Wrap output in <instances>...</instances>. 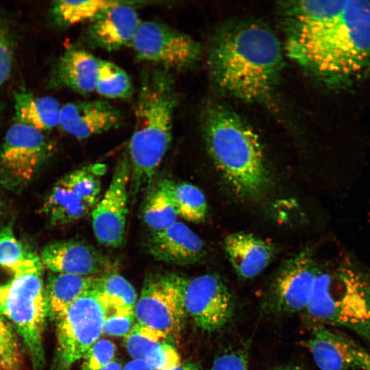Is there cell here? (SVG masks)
<instances>
[{"instance_id":"obj_21","label":"cell","mask_w":370,"mask_h":370,"mask_svg":"<svg viewBox=\"0 0 370 370\" xmlns=\"http://www.w3.org/2000/svg\"><path fill=\"white\" fill-rule=\"evenodd\" d=\"M100 59L86 51L70 49L55 66L53 84L69 88L82 95L95 90Z\"/></svg>"},{"instance_id":"obj_27","label":"cell","mask_w":370,"mask_h":370,"mask_svg":"<svg viewBox=\"0 0 370 370\" xmlns=\"http://www.w3.org/2000/svg\"><path fill=\"white\" fill-rule=\"evenodd\" d=\"M40 260L15 236L11 225L0 227V279Z\"/></svg>"},{"instance_id":"obj_18","label":"cell","mask_w":370,"mask_h":370,"mask_svg":"<svg viewBox=\"0 0 370 370\" xmlns=\"http://www.w3.org/2000/svg\"><path fill=\"white\" fill-rule=\"evenodd\" d=\"M121 120L119 109L107 101H77L61 106L58 126L84 140L119 127Z\"/></svg>"},{"instance_id":"obj_10","label":"cell","mask_w":370,"mask_h":370,"mask_svg":"<svg viewBox=\"0 0 370 370\" xmlns=\"http://www.w3.org/2000/svg\"><path fill=\"white\" fill-rule=\"evenodd\" d=\"M53 150V144L42 132L16 122L0 146V184L9 190H21Z\"/></svg>"},{"instance_id":"obj_38","label":"cell","mask_w":370,"mask_h":370,"mask_svg":"<svg viewBox=\"0 0 370 370\" xmlns=\"http://www.w3.org/2000/svg\"><path fill=\"white\" fill-rule=\"evenodd\" d=\"M123 367L121 364L118 361L114 360L100 370H123Z\"/></svg>"},{"instance_id":"obj_17","label":"cell","mask_w":370,"mask_h":370,"mask_svg":"<svg viewBox=\"0 0 370 370\" xmlns=\"http://www.w3.org/2000/svg\"><path fill=\"white\" fill-rule=\"evenodd\" d=\"M133 3L121 1L90 21L86 32L88 43L107 51L130 45L141 22Z\"/></svg>"},{"instance_id":"obj_9","label":"cell","mask_w":370,"mask_h":370,"mask_svg":"<svg viewBox=\"0 0 370 370\" xmlns=\"http://www.w3.org/2000/svg\"><path fill=\"white\" fill-rule=\"evenodd\" d=\"M184 280L173 273L146 279L134 309L136 323L163 333L169 341L178 338L186 317Z\"/></svg>"},{"instance_id":"obj_19","label":"cell","mask_w":370,"mask_h":370,"mask_svg":"<svg viewBox=\"0 0 370 370\" xmlns=\"http://www.w3.org/2000/svg\"><path fill=\"white\" fill-rule=\"evenodd\" d=\"M145 247L155 260L180 266L198 262L206 254L201 238L177 221L163 230L151 232Z\"/></svg>"},{"instance_id":"obj_13","label":"cell","mask_w":370,"mask_h":370,"mask_svg":"<svg viewBox=\"0 0 370 370\" xmlns=\"http://www.w3.org/2000/svg\"><path fill=\"white\" fill-rule=\"evenodd\" d=\"M184 302L186 315L206 332L224 328L234 314V298L223 280L214 274L185 278Z\"/></svg>"},{"instance_id":"obj_5","label":"cell","mask_w":370,"mask_h":370,"mask_svg":"<svg viewBox=\"0 0 370 370\" xmlns=\"http://www.w3.org/2000/svg\"><path fill=\"white\" fill-rule=\"evenodd\" d=\"M304 311L316 324L347 328L370 344V275L348 260L319 267Z\"/></svg>"},{"instance_id":"obj_29","label":"cell","mask_w":370,"mask_h":370,"mask_svg":"<svg viewBox=\"0 0 370 370\" xmlns=\"http://www.w3.org/2000/svg\"><path fill=\"white\" fill-rule=\"evenodd\" d=\"M171 196L178 217L193 223H200L206 219V199L197 186L188 182H173Z\"/></svg>"},{"instance_id":"obj_20","label":"cell","mask_w":370,"mask_h":370,"mask_svg":"<svg viewBox=\"0 0 370 370\" xmlns=\"http://www.w3.org/2000/svg\"><path fill=\"white\" fill-rule=\"evenodd\" d=\"M224 248L237 275L251 279L259 275L270 263L273 248L269 243L249 233L228 235Z\"/></svg>"},{"instance_id":"obj_40","label":"cell","mask_w":370,"mask_h":370,"mask_svg":"<svg viewBox=\"0 0 370 370\" xmlns=\"http://www.w3.org/2000/svg\"><path fill=\"white\" fill-rule=\"evenodd\" d=\"M3 202L1 201V199L0 198V214H1V213L2 212V210H3Z\"/></svg>"},{"instance_id":"obj_2","label":"cell","mask_w":370,"mask_h":370,"mask_svg":"<svg viewBox=\"0 0 370 370\" xmlns=\"http://www.w3.org/2000/svg\"><path fill=\"white\" fill-rule=\"evenodd\" d=\"M283 62L280 42L269 28L244 23L222 33L208 60L215 84L230 95L261 101L273 92Z\"/></svg>"},{"instance_id":"obj_28","label":"cell","mask_w":370,"mask_h":370,"mask_svg":"<svg viewBox=\"0 0 370 370\" xmlns=\"http://www.w3.org/2000/svg\"><path fill=\"white\" fill-rule=\"evenodd\" d=\"M121 1L87 0L53 2L51 12L56 21L62 25H72L92 21L101 12L118 4Z\"/></svg>"},{"instance_id":"obj_35","label":"cell","mask_w":370,"mask_h":370,"mask_svg":"<svg viewBox=\"0 0 370 370\" xmlns=\"http://www.w3.org/2000/svg\"><path fill=\"white\" fill-rule=\"evenodd\" d=\"M12 67V53L10 40L0 27V86L8 79Z\"/></svg>"},{"instance_id":"obj_34","label":"cell","mask_w":370,"mask_h":370,"mask_svg":"<svg viewBox=\"0 0 370 370\" xmlns=\"http://www.w3.org/2000/svg\"><path fill=\"white\" fill-rule=\"evenodd\" d=\"M210 370H248L247 352L241 349L225 351L215 358Z\"/></svg>"},{"instance_id":"obj_25","label":"cell","mask_w":370,"mask_h":370,"mask_svg":"<svg viewBox=\"0 0 370 370\" xmlns=\"http://www.w3.org/2000/svg\"><path fill=\"white\" fill-rule=\"evenodd\" d=\"M125 345L134 360L143 361L154 370H169L182 362L179 353L168 342L158 341L132 330L125 336Z\"/></svg>"},{"instance_id":"obj_1","label":"cell","mask_w":370,"mask_h":370,"mask_svg":"<svg viewBox=\"0 0 370 370\" xmlns=\"http://www.w3.org/2000/svg\"><path fill=\"white\" fill-rule=\"evenodd\" d=\"M288 55L333 84L370 69V1H299L285 6Z\"/></svg>"},{"instance_id":"obj_37","label":"cell","mask_w":370,"mask_h":370,"mask_svg":"<svg viewBox=\"0 0 370 370\" xmlns=\"http://www.w3.org/2000/svg\"><path fill=\"white\" fill-rule=\"evenodd\" d=\"M169 370H201L197 365L191 362H181L179 365Z\"/></svg>"},{"instance_id":"obj_39","label":"cell","mask_w":370,"mask_h":370,"mask_svg":"<svg viewBox=\"0 0 370 370\" xmlns=\"http://www.w3.org/2000/svg\"><path fill=\"white\" fill-rule=\"evenodd\" d=\"M267 370H303V369L300 367L296 366V365H284V366L273 367Z\"/></svg>"},{"instance_id":"obj_14","label":"cell","mask_w":370,"mask_h":370,"mask_svg":"<svg viewBox=\"0 0 370 370\" xmlns=\"http://www.w3.org/2000/svg\"><path fill=\"white\" fill-rule=\"evenodd\" d=\"M130 171L126 153L119 160L108 188L91 212L95 238L108 247L117 248L125 242Z\"/></svg>"},{"instance_id":"obj_33","label":"cell","mask_w":370,"mask_h":370,"mask_svg":"<svg viewBox=\"0 0 370 370\" xmlns=\"http://www.w3.org/2000/svg\"><path fill=\"white\" fill-rule=\"evenodd\" d=\"M136 323L134 314L109 312L106 317L103 333L112 336H126Z\"/></svg>"},{"instance_id":"obj_7","label":"cell","mask_w":370,"mask_h":370,"mask_svg":"<svg viewBox=\"0 0 370 370\" xmlns=\"http://www.w3.org/2000/svg\"><path fill=\"white\" fill-rule=\"evenodd\" d=\"M109 312L93 287L55 322L56 364L60 370H69L99 339Z\"/></svg>"},{"instance_id":"obj_4","label":"cell","mask_w":370,"mask_h":370,"mask_svg":"<svg viewBox=\"0 0 370 370\" xmlns=\"http://www.w3.org/2000/svg\"><path fill=\"white\" fill-rule=\"evenodd\" d=\"M204 131L208 152L232 190L256 197L268 186L264 153L257 134L238 116L219 106L205 113Z\"/></svg>"},{"instance_id":"obj_16","label":"cell","mask_w":370,"mask_h":370,"mask_svg":"<svg viewBox=\"0 0 370 370\" xmlns=\"http://www.w3.org/2000/svg\"><path fill=\"white\" fill-rule=\"evenodd\" d=\"M40 258L44 267L53 273L99 276L109 271V257L93 246L79 241H62L47 244Z\"/></svg>"},{"instance_id":"obj_22","label":"cell","mask_w":370,"mask_h":370,"mask_svg":"<svg viewBox=\"0 0 370 370\" xmlns=\"http://www.w3.org/2000/svg\"><path fill=\"white\" fill-rule=\"evenodd\" d=\"M97 277L51 272L45 284L47 318L57 321L73 303L94 287Z\"/></svg>"},{"instance_id":"obj_24","label":"cell","mask_w":370,"mask_h":370,"mask_svg":"<svg viewBox=\"0 0 370 370\" xmlns=\"http://www.w3.org/2000/svg\"><path fill=\"white\" fill-rule=\"evenodd\" d=\"M172 184V180L164 178L147 190L140 214L151 232L163 230L177 221L178 216L171 196Z\"/></svg>"},{"instance_id":"obj_15","label":"cell","mask_w":370,"mask_h":370,"mask_svg":"<svg viewBox=\"0 0 370 370\" xmlns=\"http://www.w3.org/2000/svg\"><path fill=\"white\" fill-rule=\"evenodd\" d=\"M306 345L319 370H370V353L328 326L315 324Z\"/></svg>"},{"instance_id":"obj_8","label":"cell","mask_w":370,"mask_h":370,"mask_svg":"<svg viewBox=\"0 0 370 370\" xmlns=\"http://www.w3.org/2000/svg\"><path fill=\"white\" fill-rule=\"evenodd\" d=\"M106 165L97 163L62 176L45 198L41 210L54 226L77 222L91 213L100 199Z\"/></svg>"},{"instance_id":"obj_3","label":"cell","mask_w":370,"mask_h":370,"mask_svg":"<svg viewBox=\"0 0 370 370\" xmlns=\"http://www.w3.org/2000/svg\"><path fill=\"white\" fill-rule=\"evenodd\" d=\"M177 104L175 84L171 73L161 67L145 71L127 151L131 169L130 195L132 197L153 184L156 173L171 143Z\"/></svg>"},{"instance_id":"obj_32","label":"cell","mask_w":370,"mask_h":370,"mask_svg":"<svg viewBox=\"0 0 370 370\" xmlns=\"http://www.w3.org/2000/svg\"><path fill=\"white\" fill-rule=\"evenodd\" d=\"M116 346L108 339H99L85 353L82 358V370H100L112 360Z\"/></svg>"},{"instance_id":"obj_6","label":"cell","mask_w":370,"mask_h":370,"mask_svg":"<svg viewBox=\"0 0 370 370\" xmlns=\"http://www.w3.org/2000/svg\"><path fill=\"white\" fill-rule=\"evenodd\" d=\"M41 260L0 280V313L22 338L33 370L45 363L44 329L47 318Z\"/></svg>"},{"instance_id":"obj_12","label":"cell","mask_w":370,"mask_h":370,"mask_svg":"<svg viewBox=\"0 0 370 370\" xmlns=\"http://www.w3.org/2000/svg\"><path fill=\"white\" fill-rule=\"evenodd\" d=\"M319 266L308 250L284 264L273 281L265 301L267 310L277 316L305 310Z\"/></svg>"},{"instance_id":"obj_23","label":"cell","mask_w":370,"mask_h":370,"mask_svg":"<svg viewBox=\"0 0 370 370\" xmlns=\"http://www.w3.org/2000/svg\"><path fill=\"white\" fill-rule=\"evenodd\" d=\"M16 122L40 132L59 125L61 106L52 97H38L25 90L14 93Z\"/></svg>"},{"instance_id":"obj_31","label":"cell","mask_w":370,"mask_h":370,"mask_svg":"<svg viewBox=\"0 0 370 370\" xmlns=\"http://www.w3.org/2000/svg\"><path fill=\"white\" fill-rule=\"evenodd\" d=\"M0 370H23L22 353L15 330L0 313Z\"/></svg>"},{"instance_id":"obj_36","label":"cell","mask_w":370,"mask_h":370,"mask_svg":"<svg viewBox=\"0 0 370 370\" xmlns=\"http://www.w3.org/2000/svg\"><path fill=\"white\" fill-rule=\"evenodd\" d=\"M123 370H154L146 362L134 360L129 361L123 367Z\"/></svg>"},{"instance_id":"obj_26","label":"cell","mask_w":370,"mask_h":370,"mask_svg":"<svg viewBox=\"0 0 370 370\" xmlns=\"http://www.w3.org/2000/svg\"><path fill=\"white\" fill-rule=\"evenodd\" d=\"M94 288L110 312L134 314L138 296L133 286L120 274L112 272L97 276Z\"/></svg>"},{"instance_id":"obj_11","label":"cell","mask_w":370,"mask_h":370,"mask_svg":"<svg viewBox=\"0 0 370 370\" xmlns=\"http://www.w3.org/2000/svg\"><path fill=\"white\" fill-rule=\"evenodd\" d=\"M130 46L138 59L166 70L190 69L203 51L201 45L190 36L153 21L140 22Z\"/></svg>"},{"instance_id":"obj_30","label":"cell","mask_w":370,"mask_h":370,"mask_svg":"<svg viewBox=\"0 0 370 370\" xmlns=\"http://www.w3.org/2000/svg\"><path fill=\"white\" fill-rule=\"evenodd\" d=\"M95 92L106 98L125 99L132 92V81L120 66L100 60Z\"/></svg>"}]
</instances>
